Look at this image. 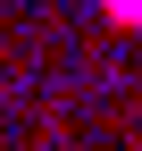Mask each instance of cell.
<instances>
[{
    "instance_id": "1",
    "label": "cell",
    "mask_w": 142,
    "mask_h": 151,
    "mask_svg": "<svg viewBox=\"0 0 142 151\" xmlns=\"http://www.w3.org/2000/svg\"><path fill=\"white\" fill-rule=\"evenodd\" d=\"M117 9H142V0H117Z\"/></svg>"
}]
</instances>
